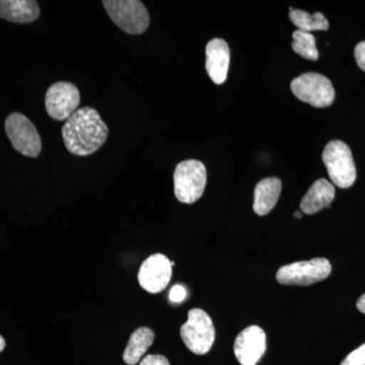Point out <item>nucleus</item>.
<instances>
[{"instance_id": "obj_3", "label": "nucleus", "mask_w": 365, "mask_h": 365, "mask_svg": "<svg viewBox=\"0 0 365 365\" xmlns=\"http://www.w3.org/2000/svg\"><path fill=\"white\" fill-rule=\"evenodd\" d=\"M206 182L207 173L202 163L196 160H184L175 170V195L180 202H196L203 195Z\"/></svg>"}, {"instance_id": "obj_13", "label": "nucleus", "mask_w": 365, "mask_h": 365, "mask_svg": "<svg viewBox=\"0 0 365 365\" xmlns=\"http://www.w3.org/2000/svg\"><path fill=\"white\" fill-rule=\"evenodd\" d=\"M335 187L326 179H319L312 185L300 202V209L306 215H313L322 209L330 207L335 198Z\"/></svg>"}, {"instance_id": "obj_25", "label": "nucleus", "mask_w": 365, "mask_h": 365, "mask_svg": "<svg viewBox=\"0 0 365 365\" xmlns=\"http://www.w3.org/2000/svg\"><path fill=\"white\" fill-rule=\"evenodd\" d=\"M294 217L297 218V220H300V218L302 217V212H300V211H295Z\"/></svg>"}, {"instance_id": "obj_2", "label": "nucleus", "mask_w": 365, "mask_h": 365, "mask_svg": "<svg viewBox=\"0 0 365 365\" xmlns=\"http://www.w3.org/2000/svg\"><path fill=\"white\" fill-rule=\"evenodd\" d=\"M322 158L335 186L341 189L353 186L356 181V168L351 150L347 144L341 140L330 141L327 144Z\"/></svg>"}, {"instance_id": "obj_19", "label": "nucleus", "mask_w": 365, "mask_h": 365, "mask_svg": "<svg viewBox=\"0 0 365 365\" xmlns=\"http://www.w3.org/2000/svg\"><path fill=\"white\" fill-rule=\"evenodd\" d=\"M340 365H365V343L348 354Z\"/></svg>"}, {"instance_id": "obj_20", "label": "nucleus", "mask_w": 365, "mask_h": 365, "mask_svg": "<svg viewBox=\"0 0 365 365\" xmlns=\"http://www.w3.org/2000/svg\"><path fill=\"white\" fill-rule=\"evenodd\" d=\"M187 297L186 288L182 285H175L170 292V300L173 304H181Z\"/></svg>"}, {"instance_id": "obj_24", "label": "nucleus", "mask_w": 365, "mask_h": 365, "mask_svg": "<svg viewBox=\"0 0 365 365\" xmlns=\"http://www.w3.org/2000/svg\"><path fill=\"white\" fill-rule=\"evenodd\" d=\"M4 347H6V341L2 338V336H0V352L4 349Z\"/></svg>"}, {"instance_id": "obj_9", "label": "nucleus", "mask_w": 365, "mask_h": 365, "mask_svg": "<svg viewBox=\"0 0 365 365\" xmlns=\"http://www.w3.org/2000/svg\"><path fill=\"white\" fill-rule=\"evenodd\" d=\"M81 93L73 83L61 81L54 83L46 93V111L52 119L64 121L78 110Z\"/></svg>"}, {"instance_id": "obj_16", "label": "nucleus", "mask_w": 365, "mask_h": 365, "mask_svg": "<svg viewBox=\"0 0 365 365\" xmlns=\"http://www.w3.org/2000/svg\"><path fill=\"white\" fill-rule=\"evenodd\" d=\"M155 342V332L150 328H139L134 331L125 348L123 360L128 365H136L141 361L148 348Z\"/></svg>"}, {"instance_id": "obj_17", "label": "nucleus", "mask_w": 365, "mask_h": 365, "mask_svg": "<svg viewBox=\"0 0 365 365\" xmlns=\"http://www.w3.org/2000/svg\"><path fill=\"white\" fill-rule=\"evenodd\" d=\"M289 18L294 25L302 32L311 33L314 31H328L329 21L322 13L309 14L307 11L289 7Z\"/></svg>"}, {"instance_id": "obj_23", "label": "nucleus", "mask_w": 365, "mask_h": 365, "mask_svg": "<svg viewBox=\"0 0 365 365\" xmlns=\"http://www.w3.org/2000/svg\"><path fill=\"white\" fill-rule=\"evenodd\" d=\"M356 307L359 312H361L362 314H365V294L361 295L359 299L357 300Z\"/></svg>"}, {"instance_id": "obj_14", "label": "nucleus", "mask_w": 365, "mask_h": 365, "mask_svg": "<svg viewBox=\"0 0 365 365\" xmlns=\"http://www.w3.org/2000/svg\"><path fill=\"white\" fill-rule=\"evenodd\" d=\"M40 16V7L34 0H0V19L18 24L33 23Z\"/></svg>"}, {"instance_id": "obj_15", "label": "nucleus", "mask_w": 365, "mask_h": 365, "mask_svg": "<svg viewBox=\"0 0 365 365\" xmlns=\"http://www.w3.org/2000/svg\"><path fill=\"white\" fill-rule=\"evenodd\" d=\"M282 182L278 178L271 177L262 180L257 184L254 192V211L256 215H268L278 202Z\"/></svg>"}, {"instance_id": "obj_4", "label": "nucleus", "mask_w": 365, "mask_h": 365, "mask_svg": "<svg viewBox=\"0 0 365 365\" xmlns=\"http://www.w3.org/2000/svg\"><path fill=\"white\" fill-rule=\"evenodd\" d=\"M106 11L117 26L130 35H140L150 26V14L139 0H106Z\"/></svg>"}, {"instance_id": "obj_8", "label": "nucleus", "mask_w": 365, "mask_h": 365, "mask_svg": "<svg viewBox=\"0 0 365 365\" xmlns=\"http://www.w3.org/2000/svg\"><path fill=\"white\" fill-rule=\"evenodd\" d=\"M6 131L14 148L26 157L37 158L42 150L39 132L32 122L21 113L7 117Z\"/></svg>"}, {"instance_id": "obj_10", "label": "nucleus", "mask_w": 365, "mask_h": 365, "mask_svg": "<svg viewBox=\"0 0 365 365\" xmlns=\"http://www.w3.org/2000/svg\"><path fill=\"white\" fill-rule=\"evenodd\" d=\"M172 267L170 261L165 255H151L139 269V284L150 294L163 292L172 279Z\"/></svg>"}, {"instance_id": "obj_6", "label": "nucleus", "mask_w": 365, "mask_h": 365, "mask_svg": "<svg viewBox=\"0 0 365 365\" xmlns=\"http://www.w3.org/2000/svg\"><path fill=\"white\" fill-rule=\"evenodd\" d=\"M290 88L295 97L316 108H327L335 101V90L330 79L309 72L294 78Z\"/></svg>"}, {"instance_id": "obj_11", "label": "nucleus", "mask_w": 365, "mask_h": 365, "mask_svg": "<svg viewBox=\"0 0 365 365\" xmlns=\"http://www.w3.org/2000/svg\"><path fill=\"white\" fill-rule=\"evenodd\" d=\"M267 348V338L263 329L250 326L235 338L234 351L242 365H256Z\"/></svg>"}, {"instance_id": "obj_7", "label": "nucleus", "mask_w": 365, "mask_h": 365, "mask_svg": "<svg viewBox=\"0 0 365 365\" xmlns=\"http://www.w3.org/2000/svg\"><path fill=\"white\" fill-rule=\"evenodd\" d=\"M331 271L332 266L329 260L314 258L282 266L276 274V279L283 285L309 287L328 278Z\"/></svg>"}, {"instance_id": "obj_22", "label": "nucleus", "mask_w": 365, "mask_h": 365, "mask_svg": "<svg viewBox=\"0 0 365 365\" xmlns=\"http://www.w3.org/2000/svg\"><path fill=\"white\" fill-rule=\"evenodd\" d=\"M354 56L357 66L365 72V41L356 45L354 50Z\"/></svg>"}, {"instance_id": "obj_21", "label": "nucleus", "mask_w": 365, "mask_h": 365, "mask_svg": "<svg viewBox=\"0 0 365 365\" xmlns=\"http://www.w3.org/2000/svg\"><path fill=\"white\" fill-rule=\"evenodd\" d=\"M139 365H170L169 360L160 354L146 355Z\"/></svg>"}, {"instance_id": "obj_1", "label": "nucleus", "mask_w": 365, "mask_h": 365, "mask_svg": "<svg viewBox=\"0 0 365 365\" xmlns=\"http://www.w3.org/2000/svg\"><path fill=\"white\" fill-rule=\"evenodd\" d=\"M108 134L107 125L93 108L76 110L62 128L67 150L78 157L93 155L100 150L107 140Z\"/></svg>"}, {"instance_id": "obj_12", "label": "nucleus", "mask_w": 365, "mask_h": 365, "mask_svg": "<svg viewBox=\"0 0 365 365\" xmlns=\"http://www.w3.org/2000/svg\"><path fill=\"white\" fill-rule=\"evenodd\" d=\"M205 68L209 78L215 85H222L227 78L230 67V47L223 39L209 41L205 49Z\"/></svg>"}, {"instance_id": "obj_18", "label": "nucleus", "mask_w": 365, "mask_h": 365, "mask_svg": "<svg viewBox=\"0 0 365 365\" xmlns=\"http://www.w3.org/2000/svg\"><path fill=\"white\" fill-rule=\"evenodd\" d=\"M294 42L292 47L294 51L304 58L317 61L319 59V51L317 49L316 39L313 34L297 30L292 34Z\"/></svg>"}, {"instance_id": "obj_5", "label": "nucleus", "mask_w": 365, "mask_h": 365, "mask_svg": "<svg viewBox=\"0 0 365 365\" xmlns=\"http://www.w3.org/2000/svg\"><path fill=\"white\" fill-rule=\"evenodd\" d=\"M181 338L184 344L194 354H207L215 340V328L212 319L201 309L189 312L188 319L181 327Z\"/></svg>"}]
</instances>
